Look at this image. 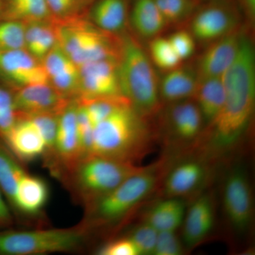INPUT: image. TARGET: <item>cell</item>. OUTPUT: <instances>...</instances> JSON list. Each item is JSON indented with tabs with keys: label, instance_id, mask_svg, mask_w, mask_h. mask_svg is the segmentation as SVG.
Wrapping results in <instances>:
<instances>
[{
	"label": "cell",
	"instance_id": "8992f818",
	"mask_svg": "<svg viewBox=\"0 0 255 255\" xmlns=\"http://www.w3.org/2000/svg\"><path fill=\"white\" fill-rule=\"evenodd\" d=\"M85 228L0 233V255H36L76 251L85 241Z\"/></svg>",
	"mask_w": 255,
	"mask_h": 255
},
{
	"label": "cell",
	"instance_id": "cb8c5ba5",
	"mask_svg": "<svg viewBox=\"0 0 255 255\" xmlns=\"http://www.w3.org/2000/svg\"><path fill=\"white\" fill-rule=\"evenodd\" d=\"M131 21L135 31L146 38H155L167 23L154 0H135Z\"/></svg>",
	"mask_w": 255,
	"mask_h": 255
},
{
	"label": "cell",
	"instance_id": "4316f807",
	"mask_svg": "<svg viewBox=\"0 0 255 255\" xmlns=\"http://www.w3.org/2000/svg\"><path fill=\"white\" fill-rule=\"evenodd\" d=\"M41 22H31L25 32V49L37 60H43L57 44L55 32Z\"/></svg>",
	"mask_w": 255,
	"mask_h": 255
},
{
	"label": "cell",
	"instance_id": "3957f363",
	"mask_svg": "<svg viewBox=\"0 0 255 255\" xmlns=\"http://www.w3.org/2000/svg\"><path fill=\"white\" fill-rule=\"evenodd\" d=\"M119 77L122 95L137 113L146 117L157 112L160 97L155 70L145 51L130 37L122 42Z\"/></svg>",
	"mask_w": 255,
	"mask_h": 255
},
{
	"label": "cell",
	"instance_id": "74e56055",
	"mask_svg": "<svg viewBox=\"0 0 255 255\" xmlns=\"http://www.w3.org/2000/svg\"><path fill=\"white\" fill-rule=\"evenodd\" d=\"M102 255H138L136 247L128 237L107 243L98 252Z\"/></svg>",
	"mask_w": 255,
	"mask_h": 255
},
{
	"label": "cell",
	"instance_id": "d4e9b609",
	"mask_svg": "<svg viewBox=\"0 0 255 255\" xmlns=\"http://www.w3.org/2000/svg\"><path fill=\"white\" fill-rule=\"evenodd\" d=\"M46 0H1L0 19L37 22L50 16Z\"/></svg>",
	"mask_w": 255,
	"mask_h": 255
},
{
	"label": "cell",
	"instance_id": "7c38bea8",
	"mask_svg": "<svg viewBox=\"0 0 255 255\" xmlns=\"http://www.w3.org/2000/svg\"><path fill=\"white\" fill-rule=\"evenodd\" d=\"M241 38V34L233 32L213 41L199 60L196 70L199 80L221 78L236 60Z\"/></svg>",
	"mask_w": 255,
	"mask_h": 255
},
{
	"label": "cell",
	"instance_id": "d590c367",
	"mask_svg": "<svg viewBox=\"0 0 255 255\" xmlns=\"http://www.w3.org/2000/svg\"><path fill=\"white\" fill-rule=\"evenodd\" d=\"M176 231H162L157 233L154 254L156 255H179L182 254V243Z\"/></svg>",
	"mask_w": 255,
	"mask_h": 255
},
{
	"label": "cell",
	"instance_id": "7a4b0ae2",
	"mask_svg": "<svg viewBox=\"0 0 255 255\" xmlns=\"http://www.w3.org/2000/svg\"><path fill=\"white\" fill-rule=\"evenodd\" d=\"M144 119L128 101L121 104L94 126L90 155L135 163L151 145L150 132Z\"/></svg>",
	"mask_w": 255,
	"mask_h": 255
},
{
	"label": "cell",
	"instance_id": "f1b7e54d",
	"mask_svg": "<svg viewBox=\"0 0 255 255\" xmlns=\"http://www.w3.org/2000/svg\"><path fill=\"white\" fill-rule=\"evenodd\" d=\"M25 32L22 21L0 19V52L25 49Z\"/></svg>",
	"mask_w": 255,
	"mask_h": 255
},
{
	"label": "cell",
	"instance_id": "d6a6232c",
	"mask_svg": "<svg viewBox=\"0 0 255 255\" xmlns=\"http://www.w3.org/2000/svg\"><path fill=\"white\" fill-rule=\"evenodd\" d=\"M157 233L155 229L143 223L134 228L128 238L136 247L139 255H153Z\"/></svg>",
	"mask_w": 255,
	"mask_h": 255
},
{
	"label": "cell",
	"instance_id": "ab89813d",
	"mask_svg": "<svg viewBox=\"0 0 255 255\" xmlns=\"http://www.w3.org/2000/svg\"><path fill=\"white\" fill-rule=\"evenodd\" d=\"M12 222V216L0 189V226H6Z\"/></svg>",
	"mask_w": 255,
	"mask_h": 255
},
{
	"label": "cell",
	"instance_id": "ba28073f",
	"mask_svg": "<svg viewBox=\"0 0 255 255\" xmlns=\"http://www.w3.org/2000/svg\"><path fill=\"white\" fill-rule=\"evenodd\" d=\"M223 205L231 227L239 233L247 231L253 219V191L246 169L241 166L233 167L225 177Z\"/></svg>",
	"mask_w": 255,
	"mask_h": 255
},
{
	"label": "cell",
	"instance_id": "2e32d148",
	"mask_svg": "<svg viewBox=\"0 0 255 255\" xmlns=\"http://www.w3.org/2000/svg\"><path fill=\"white\" fill-rule=\"evenodd\" d=\"M216 220V209L213 196L202 194L196 198L186 211L183 221V241L188 247H194L212 231Z\"/></svg>",
	"mask_w": 255,
	"mask_h": 255
},
{
	"label": "cell",
	"instance_id": "4dcf8cb0",
	"mask_svg": "<svg viewBox=\"0 0 255 255\" xmlns=\"http://www.w3.org/2000/svg\"><path fill=\"white\" fill-rule=\"evenodd\" d=\"M15 109L14 96L0 85V135L4 136L18 120Z\"/></svg>",
	"mask_w": 255,
	"mask_h": 255
},
{
	"label": "cell",
	"instance_id": "e575fe53",
	"mask_svg": "<svg viewBox=\"0 0 255 255\" xmlns=\"http://www.w3.org/2000/svg\"><path fill=\"white\" fill-rule=\"evenodd\" d=\"M77 125L84 158L90 155L93 126L87 116L85 107L82 105L77 106Z\"/></svg>",
	"mask_w": 255,
	"mask_h": 255
},
{
	"label": "cell",
	"instance_id": "6da1fadb",
	"mask_svg": "<svg viewBox=\"0 0 255 255\" xmlns=\"http://www.w3.org/2000/svg\"><path fill=\"white\" fill-rule=\"evenodd\" d=\"M222 80L225 100L222 110L209 127L204 143L205 152L219 157L241 144L249 127L255 105V55L248 37L242 35L236 60Z\"/></svg>",
	"mask_w": 255,
	"mask_h": 255
},
{
	"label": "cell",
	"instance_id": "484cf974",
	"mask_svg": "<svg viewBox=\"0 0 255 255\" xmlns=\"http://www.w3.org/2000/svg\"><path fill=\"white\" fill-rule=\"evenodd\" d=\"M92 18L105 31H118L124 27L127 16L124 0H99L92 9Z\"/></svg>",
	"mask_w": 255,
	"mask_h": 255
},
{
	"label": "cell",
	"instance_id": "7402d4cb",
	"mask_svg": "<svg viewBox=\"0 0 255 255\" xmlns=\"http://www.w3.org/2000/svg\"><path fill=\"white\" fill-rule=\"evenodd\" d=\"M185 214V203L182 198L167 197L146 213L144 223L157 232L176 231L182 226Z\"/></svg>",
	"mask_w": 255,
	"mask_h": 255
},
{
	"label": "cell",
	"instance_id": "603a6c76",
	"mask_svg": "<svg viewBox=\"0 0 255 255\" xmlns=\"http://www.w3.org/2000/svg\"><path fill=\"white\" fill-rule=\"evenodd\" d=\"M194 98L204 124L209 126L218 117L224 104L225 88L222 77L199 80Z\"/></svg>",
	"mask_w": 255,
	"mask_h": 255
},
{
	"label": "cell",
	"instance_id": "9a60e30c",
	"mask_svg": "<svg viewBox=\"0 0 255 255\" xmlns=\"http://www.w3.org/2000/svg\"><path fill=\"white\" fill-rule=\"evenodd\" d=\"M234 13L223 5H211L193 18L191 35L202 41H215L233 33L236 27Z\"/></svg>",
	"mask_w": 255,
	"mask_h": 255
},
{
	"label": "cell",
	"instance_id": "8d00e7d4",
	"mask_svg": "<svg viewBox=\"0 0 255 255\" xmlns=\"http://www.w3.org/2000/svg\"><path fill=\"white\" fill-rule=\"evenodd\" d=\"M168 40L181 60L187 59L194 53L195 50V41L194 36L189 32H176L169 36Z\"/></svg>",
	"mask_w": 255,
	"mask_h": 255
},
{
	"label": "cell",
	"instance_id": "d6986e66",
	"mask_svg": "<svg viewBox=\"0 0 255 255\" xmlns=\"http://www.w3.org/2000/svg\"><path fill=\"white\" fill-rule=\"evenodd\" d=\"M48 80L59 93H68L79 87V67L69 58L58 43L43 58L42 63Z\"/></svg>",
	"mask_w": 255,
	"mask_h": 255
},
{
	"label": "cell",
	"instance_id": "836d02e7",
	"mask_svg": "<svg viewBox=\"0 0 255 255\" xmlns=\"http://www.w3.org/2000/svg\"><path fill=\"white\" fill-rule=\"evenodd\" d=\"M167 23L178 22L192 9L191 0H154Z\"/></svg>",
	"mask_w": 255,
	"mask_h": 255
},
{
	"label": "cell",
	"instance_id": "5bb4252c",
	"mask_svg": "<svg viewBox=\"0 0 255 255\" xmlns=\"http://www.w3.org/2000/svg\"><path fill=\"white\" fill-rule=\"evenodd\" d=\"M53 152L69 171L83 158L77 125V107H65L59 113Z\"/></svg>",
	"mask_w": 255,
	"mask_h": 255
},
{
	"label": "cell",
	"instance_id": "60d3db41",
	"mask_svg": "<svg viewBox=\"0 0 255 255\" xmlns=\"http://www.w3.org/2000/svg\"><path fill=\"white\" fill-rule=\"evenodd\" d=\"M242 4L250 17L254 18L255 15V0H241Z\"/></svg>",
	"mask_w": 255,
	"mask_h": 255
},
{
	"label": "cell",
	"instance_id": "44dd1931",
	"mask_svg": "<svg viewBox=\"0 0 255 255\" xmlns=\"http://www.w3.org/2000/svg\"><path fill=\"white\" fill-rule=\"evenodd\" d=\"M48 196L46 182L41 178L26 173L18 182L12 205L24 214L36 215L45 207Z\"/></svg>",
	"mask_w": 255,
	"mask_h": 255
},
{
	"label": "cell",
	"instance_id": "277c9868",
	"mask_svg": "<svg viewBox=\"0 0 255 255\" xmlns=\"http://www.w3.org/2000/svg\"><path fill=\"white\" fill-rule=\"evenodd\" d=\"M159 167H144L114 190L87 205L86 226H104L124 219L155 190L159 181Z\"/></svg>",
	"mask_w": 255,
	"mask_h": 255
},
{
	"label": "cell",
	"instance_id": "e0dca14e",
	"mask_svg": "<svg viewBox=\"0 0 255 255\" xmlns=\"http://www.w3.org/2000/svg\"><path fill=\"white\" fill-rule=\"evenodd\" d=\"M207 177V167L201 159H189L171 169L164 183L167 197L182 198L195 191Z\"/></svg>",
	"mask_w": 255,
	"mask_h": 255
},
{
	"label": "cell",
	"instance_id": "9c48e42d",
	"mask_svg": "<svg viewBox=\"0 0 255 255\" xmlns=\"http://www.w3.org/2000/svg\"><path fill=\"white\" fill-rule=\"evenodd\" d=\"M79 87L84 100L124 97L116 58L98 60L79 68Z\"/></svg>",
	"mask_w": 255,
	"mask_h": 255
},
{
	"label": "cell",
	"instance_id": "ac0fdd59",
	"mask_svg": "<svg viewBox=\"0 0 255 255\" xmlns=\"http://www.w3.org/2000/svg\"><path fill=\"white\" fill-rule=\"evenodd\" d=\"M3 138L11 152L23 162L38 158L47 151L44 139L28 118L18 119Z\"/></svg>",
	"mask_w": 255,
	"mask_h": 255
},
{
	"label": "cell",
	"instance_id": "52a82bcc",
	"mask_svg": "<svg viewBox=\"0 0 255 255\" xmlns=\"http://www.w3.org/2000/svg\"><path fill=\"white\" fill-rule=\"evenodd\" d=\"M55 35L58 46L79 68L92 62L115 58L110 40L87 24L67 23L60 26Z\"/></svg>",
	"mask_w": 255,
	"mask_h": 255
},
{
	"label": "cell",
	"instance_id": "4fadbf2b",
	"mask_svg": "<svg viewBox=\"0 0 255 255\" xmlns=\"http://www.w3.org/2000/svg\"><path fill=\"white\" fill-rule=\"evenodd\" d=\"M13 96L18 114H57L65 107L61 94L49 83L20 87Z\"/></svg>",
	"mask_w": 255,
	"mask_h": 255
},
{
	"label": "cell",
	"instance_id": "30bf717a",
	"mask_svg": "<svg viewBox=\"0 0 255 255\" xmlns=\"http://www.w3.org/2000/svg\"><path fill=\"white\" fill-rule=\"evenodd\" d=\"M204 122L196 102L191 100L169 104L164 119L166 140L186 145L200 137Z\"/></svg>",
	"mask_w": 255,
	"mask_h": 255
},
{
	"label": "cell",
	"instance_id": "5b68a950",
	"mask_svg": "<svg viewBox=\"0 0 255 255\" xmlns=\"http://www.w3.org/2000/svg\"><path fill=\"white\" fill-rule=\"evenodd\" d=\"M143 169L132 162L90 155L80 159L70 172L75 191L88 205Z\"/></svg>",
	"mask_w": 255,
	"mask_h": 255
},
{
	"label": "cell",
	"instance_id": "f35d334b",
	"mask_svg": "<svg viewBox=\"0 0 255 255\" xmlns=\"http://www.w3.org/2000/svg\"><path fill=\"white\" fill-rule=\"evenodd\" d=\"M50 14L68 16L78 9L81 0H46Z\"/></svg>",
	"mask_w": 255,
	"mask_h": 255
},
{
	"label": "cell",
	"instance_id": "83f0119b",
	"mask_svg": "<svg viewBox=\"0 0 255 255\" xmlns=\"http://www.w3.org/2000/svg\"><path fill=\"white\" fill-rule=\"evenodd\" d=\"M25 174L11 152L0 144V189L11 204L18 182Z\"/></svg>",
	"mask_w": 255,
	"mask_h": 255
},
{
	"label": "cell",
	"instance_id": "f546056e",
	"mask_svg": "<svg viewBox=\"0 0 255 255\" xmlns=\"http://www.w3.org/2000/svg\"><path fill=\"white\" fill-rule=\"evenodd\" d=\"M152 61L159 68L166 70H173L182 61L175 53L168 38H154L150 46Z\"/></svg>",
	"mask_w": 255,
	"mask_h": 255
},
{
	"label": "cell",
	"instance_id": "1f68e13d",
	"mask_svg": "<svg viewBox=\"0 0 255 255\" xmlns=\"http://www.w3.org/2000/svg\"><path fill=\"white\" fill-rule=\"evenodd\" d=\"M26 118L34 124L46 142L47 150L53 151L58 128L56 114L44 113L28 115Z\"/></svg>",
	"mask_w": 255,
	"mask_h": 255
},
{
	"label": "cell",
	"instance_id": "8fae6325",
	"mask_svg": "<svg viewBox=\"0 0 255 255\" xmlns=\"http://www.w3.org/2000/svg\"><path fill=\"white\" fill-rule=\"evenodd\" d=\"M0 80L20 87L49 83L42 64L24 49L0 52Z\"/></svg>",
	"mask_w": 255,
	"mask_h": 255
},
{
	"label": "cell",
	"instance_id": "ffe728a7",
	"mask_svg": "<svg viewBox=\"0 0 255 255\" xmlns=\"http://www.w3.org/2000/svg\"><path fill=\"white\" fill-rule=\"evenodd\" d=\"M199 85L196 70L179 67L169 70L159 84V97L171 104L194 98Z\"/></svg>",
	"mask_w": 255,
	"mask_h": 255
},
{
	"label": "cell",
	"instance_id": "b9f144b4",
	"mask_svg": "<svg viewBox=\"0 0 255 255\" xmlns=\"http://www.w3.org/2000/svg\"><path fill=\"white\" fill-rule=\"evenodd\" d=\"M1 0H0V4H1Z\"/></svg>",
	"mask_w": 255,
	"mask_h": 255
}]
</instances>
